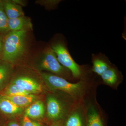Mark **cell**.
<instances>
[{"mask_svg":"<svg viewBox=\"0 0 126 126\" xmlns=\"http://www.w3.org/2000/svg\"><path fill=\"white\" fill-rule=\"evenodd\" d=\"M41 77L50 90L66 93L77 102H83L93 92L96 90L97 82L94 77L72 82L50 73L43 72L41 74Z\"/></svg>","mask_w":126,"mask_h":126,"instance_id":"cell-1","label":"cell"},{"mask_svg":"<svg viewBox=\"0 0 126 126\" xmlns=\"http://www.w3.org/2000/svg\"><path fill=\"white\" fill-rule=\"evenodd\" d=\"M50 47L56 55L60 63L69 70L77 81L88 79L94 77L93 75L94 74L91 71V67L79 65L75 61L64 41H56L52 43Z\"/></svg>","mask_w":126,"mask_h":126,"instance_id":"cell-2","label":"cell"},{"mask_svg":"<svg viewBox=\"0 0 126 126\" xmlns=\"http://www.w3.org/2000/svg\"><path fill=\"white\" fill-rule=\"evenodd\" d=\"M27 30L11 31L4 39L1 60L11 63L23 56L25 50Z\"/></svg>","mask_w":126,"mask_h":126,"instance_id":"cell-3","label":"cell"},{"mask_svg":"<svg viewBox=\"0 0 126 126\" xmlns=\"http://www.w3.org/2000/svg\"><path fill=\"white\" fill-rule=\"evenodd\" d=\"M76 101L68 95L61 100L54 94H49L46 97V113L52 123L63 121L72 109Z\"/></svg>","mask_w":126,"mask_h":126,"instance_id":"cell-4","label":"cell"},{"mask_svg":"<svg viewBox=\"0 0 126 126\" xmlns=\"http://www.w3.org/2000/svg\"><path fill=\"white\" fill-rule=\"evenodd\" d=\"M39 67L41 70L50 72L52 74L62 77L72 82L78 81L74 78L69 70L60 63L56 55L50 47L45 51Z\"/></svg>","mask_w":126,"mask_h":126,"instance_id":"cell-5","label":"cell"},{"mask_svg":"<svg viewBox=\"0 0 126 126\" xmlns=\"http://www.w3.org/2000/svg\"><path fill=\"white\" fill-rule=\"evenodd\" d=\"M94 91L84 102L86 126H106L105 114L97 102Z\"/></svg>","mask_w":126,"mask_h":126,"instance_id":"cell-6","label":"cell"},{"mask_svg":"<svg viewBox=\"0 0 126 126\" xmlns=\"http://www.w3.org/2000/svg\"><path fill=\"white\" fill-rule=\"evenodd\" d=\"M63 126H86L84 102H76L63 120Z\"/></svg>","mask_w":126,"mask_h":126,"instance_id":"cell-7","label":"cell"},{"mask_svg":"<svg viewBox=\"0 0 126 126\" xmlns=\"http://www.w3.org/2000/svg\"><path fill=\"white\" fill-rule=\"evenodd\" d=\"M100 77L103 84L115 90H117L123 79L122 72L113 64Z\"/></svg>","mask_w":126,"mask_h":126,"instance_id":"cell-8","label":"cell"},{"mask_svg":"<svg viewBox=\"0 0 126 126\" xmlns=\"http://www.w3.org/2000/svg\"><path fill=\"white\" fill-rule=\"evenodd\" d=\"M10 83L18 85L30 94L39 93L43 91L41 84L34 79L27 75L18 76Z\"/></svg>","mask_w":126,"mask_h":126,"instance_id":"cell-9","label":"cell"},{"mask_svg":"<svg viewBox=\"0 0 126 126\" xmlns=\"http://www.w3.org/2000/svg\"><path fill=\"white\" fill-rule=\"evenodd\" d=\"M92 62L91 71L99 77L112 64L105 55L101 53L92 54Z\"/></svg>","mask_w":126,"mask_h":126,"instance_id":"cell-10","label":"cell"},{"mask_svg":"<svg viewBox=\"0 0 126 126\" xmlns=\"http://www.w3.org/2000/svg\"><path fill=\"white\" fill-rule=\"evenodd\" d=\"M23 108L16 106L2 94L0 93V112L5 116H14L20 115Z\"/></svg>","mask_w":126,"mask_h":126,"instance_id":"cell-11","label":"cell"},{"mask_svg":"<svg viewBox=\"0 0 126 126\" xmlns=\"http://www.w3.org/2000/svg\"><path fill=\"white\" fill-rule=\"evenodd\" d=\"M45 113V108L42 101L37 100L28 106L25 110L24 115L31 119L43 118Z\"/></svg>","mask_w":126,"mask_h":126,"instance_id":"cell-12","label":"cell"},{"mask_svg":"<svg viewBox=\"0 0 126 126\" xmlns=\"http://www.w3.org/2000/svg\"><path fill=\"white\" fill-rule=\"evenodd\" d=\"M8 27L11 31H18L32 29L31 21L29 18L22 16L15 19H9Z\"/></svg>","mask_w":126,"mask_h":126,"instance_id":"cell-13","label":"cell"},{"mask_svg":"<svg viewBox=\"0 0 126 126\" xmlns=\"http://www.w3.org/2000/svg\"><path fill=\"white\" fill-rule=\"evenodd\" d=\"M4 95L16 106L21 108L28 107L32 103L38 100L37 99L38 98V96L33 94L17 96Z\"/></svg>","mask_w":126,"mask_h":126,"instance_id":"cell-14","label":"cell"},{"mask_svg":"<svg viewBox=\"0 0 126 126\" xmlns=\"http://www.w3.org/2000/svg\"><path fill=\"white\" fill-rule=\"evenodd\" d=\"M3 7L9 19H15L24 16V13L21 6L10 1H3Z\"/></svg>","mask_w":126,"mask_h":126,"instance_id":"cell-15","label":"cell"},{"mask_svg":"<svg viewBox=\"0 0 126 126\" xmlns=\"http://www.w3.org/2000/svg\"><path fill=\"white\" fill-rule=\"evenodd\" d=\"M11 70L10 63L0 60V93L8 85Z\"/></svg>","mask_w":126,"mask_h":126,"instance_id":"cell-16","label":"cell"},{"mask_svg":"<svg viewBox=\"0 0 126 126\" xmlns=\"http://www.w3.org/2000/svg\"><path fill=\"white\" fill-rule=\"evenodd\" d=\"M0 93L9 96H17L30 94L20 87L10 83Z\"/></svg>","mask_w":126,"mask_h":126,"instance_id":"cell-17","label":"cell"},{"mask_svg":"<svg viewBox=\"0 0 126 126\" xmlns=\"http://www.w3.org/2000/svg\"><path fill=\"white\" fill-rule=\"evenodd\" d=\"M3 1L0 4V32L6 33L9 31L8 17L6 16L3 7Z\"/></svg>","mask_w":126,"mask_h":126,"instance_id":"cell-18","label":"cell"},{"mask_svg":"<svg viewBox=\"0 0 126 126\" xmlns=\"http://www.w3.org/2000/svg\"><path fill=\"white\" fill-rule=\"evenodd\" d=\"M21 126H42V125L39 123L24 116L21 121Z\"/></svg>","mask_w":126,"mask_h":126,"instance_id":"cell-19","label":"cell"},{"mask_svg":"<svg viewBox=\"0 0 126 126\" xmlns=\"http://www.w3.org/2000/svg\"><path fill=\"white\" fill-rule=\"evenodd\" d=\"M4 45V39L2 36L0 35V59L1 58Z\"/></svg>","mask_w":126,"mask_h":126,"instance_id":"cell-20","label":"cell"},{"mask_svg":"<svg viewBox=\"0 0 126 126\" xmlns=\"http://www.w3.org/2000/svg\"><path fill=\"white\" fill-rule=\"evenodd\" d=\"M63 122L60 121L52 123L49 126H63Z\"/></svg>","mask_w":126,"mask_h":126,"instance_id":"cell-21","label":"cell"},{"mask_svg":"<svg viewBox=\"0 0 126 126\" xmlns=\"http://www.w3.org/2000/svg\"><path fill=\"white\" fill-rule=\"evenodd\" d=\"M6 126H21L15 121H10L7 123Z\"/></svg>","mask_w":126,"mask_h":126,"instance_id":"cell-22","label":"cell"},{"mask_svg":"<svg viewBox=\"0 0 126 126\" xmlns=\"http://www.w3.org/2000/svg\"><path fill=\"white\" fill-rule=\"evenodd\" d=\"M2 1L0 0V4L1 3V2H2Z\"/></svg>","mask_w":126,"mask_h":126,"instance_id":"cell-23","label":"cell"}]
</instances>
